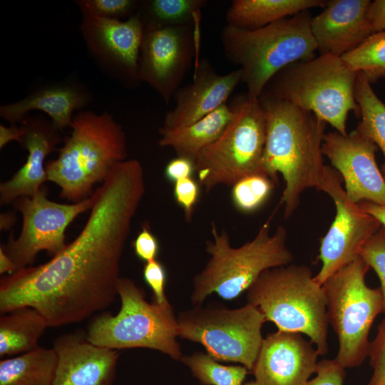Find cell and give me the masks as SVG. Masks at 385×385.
Returning <instances> with one entry per match:
<instances>
[{
	"mask_svg": "<svg viewBox=\"0 0 385 385\" xmlns=\"http://www.w3.org/2000/svg\"><path fill=\"white\" fill-rule=\"evenodd\" d=\"M145 192L141 163H117L95 190L87 221L71 243L48 262L1 278V314L30 306L56 327L108 307L118 296L120 260Z\"/></svg>",
	"mask_w": 385,
	"mask_h": 385,
	"instance_id": "1",
	"label": "cell"
},
{
	"mask_svg": "<svg viewBox=\"0 0 385 385\" xmlns=\"http://www.w3.org/2000/svg\"><path fill=\"white\" fill-rule=\"evenodd\" d=\"M266 118L262 168L276 184L282 176L280 203L290 217L309 188L319 190L326 171L322 145L327 123L313 113L262 93L259 98Z\"/></svg>",
	"mask_w": 385,
	"mask_h": 385,
	"instance_id": "2",
	"label": "cell"
},
{
	"mask_svg": "<svg viewBox=\"0 0 385 385\" xmlns=\"http://www.w3.org/2000/svg\"><path fill=\"white\" fill-rule=\"evenodd\" d=\"M71 135L55 160L46 164L47 179L61 189L60 196L71 203L93 195L113 168L125 160V135L109 113L91 111L75 115Z\"/></svg>",
	"mask_w": 385,
	"mask_h": 385,
	"instance_id": "3",
	"label": "cell"
},
{
	"mask_svg": "<svg viewBox=\"0 0 385 385\" xmlns=\"http://www.w3.org/2000/svg\"><path fill=\"white\" fill-rule=\"evenodd\" d=\"M312 18L307 10L253 30L224 26L220 39L225 56L240 66L250 98L258 99L270 80L286 66L315 57Z\"/></svg>",
	"mask_w": 385,
	"mask_h": 385,
	"instance_id": "4",
	"label": "cell"
},
{
	"mask_svg": "<svg viewBox=\"0 0 385 385\" xmlns=\"http://www.w3.org/2000/svg\"><path fill=\"white\" fill-rule=\"evenodd\" d=\"M210 232L212 240L205 242L210 259L192 279L193 306L202 304L213 293L225 300L234 299L264 271L287 265L293 260L287 245V230L282 225L271 233L267 222L252 240L237 247L231 245L227 232L220 230L214 222Z\"/></svg>",
	"mask_w": 385,
	"mask_h": 385,
	"instance_id": "5",
	"label": "cell"
},
{
	"mask_svg": "<svg viewBox=\"0 0 385 385\" xmlns=\"http://www.w3.org/2000/svg\"><path fill=\"white\" fill-rule=\"evenodd\" d=\"M314 277L303 265L267 270L247 290V300L278 330L308 336L323 356L328 351L327 301Z\"/></svg>",
	"mask_w": 385,
	"mask_h": 385,
	"instance_id": "6",
	"label": "cell"
},
{
	"mask_svg": "<svg viewBox=\"0 0 385 385\" xmlns=\"http://www.w3.org/2000/svg\"><path fill=\"white\" fill-rule=\"evenodd\" d=\"M357 73L341 56L319 55L282 69L262 93L313 113L346 135L349 112L360 116L354 95Z\"/></svg>",
	"mask_w": 385,
	"mask_h": 385,
	"instance_id": "7",
	"label": "cell"
},
{
	"mask_svg": "<svg viewBox=\"0 0 385 385\" xmlns=\"http://www.w3.org/2000/svg\"><path fill=\"white\" fill-rule=\"evenodd\" d=\"M118 296L119 312L115 315L105 312L94 317L88 326L87 339L114 350L150 349L180 361L177 317L171 304L148 302L143 289L126 277L118 281Z\"/></svg>",
	"mask_w": 385,
	"mask_h": 385,
	"instance_id": "8",
	"label": "cell"
},
{
	"mask_svg": "<svg viewBox=\"0 0 385 385\" xmlns=\"http://www.w3.org/2000/svg\"><path fill=\"white\" fill-rule=\"evenodd\" d=\"M232 108V118L221 135L195 160L197 182L207 192L220 185L232 187L251 175H265L266 118L259 98L245 95Z\"/></svg>",
	"mask_w": 385,
	"mask_h": 385,
	"instance_id": "9",
	"label": "cell"
},
{
	"mask_svg": "<svg viewBox=\"0 0 385 385\" xmlns=\"http://www.w3.org/2000/svg\"><path fill=\"white\" fill-rule=\"evenodd\" d=\"M369 268L358 257L322 285L328 321L339 341L334 359L345 369L360 366L368 356L370 329L375 318L384 311L381 288H371L366 284Z\"/></svg>",
	"mask_w": 385,
	"mask_h": 385,
	"instance_id": "10",
	"label": "cell"
},
{
	"mask_svg": "<svg viewBox=\"0 0 385 385\" xmlns=\"http://www.w3.org/2000/svg\"><path fill=\"white\" fill-rule=\"evenodd\" d=\"M264 314L247 303L235 309L194 306L177 317L178 337L202 344L217 361L239 363L252 371L264 338Z\"/></svg>",
	"mask_w": 385,
	"mask_h": 385,
	"instance_id": "11",
	"label": "cell"
},
{
	"mask_svg": "<svg viewBox=\"0 0 385 385\" xmlns=\"http://www.w3.org/2000/svg\"><path fill=\"white\" fill-rule=\"evenodd\" d=\"M46 190L41 188L31 197L24 196L13 203L22 215L23 223L17 238L9 237L1 245L14 262L16 270L31 266L36 255L43 250L53 257L66 246L65 232L80 214L91 210L96 201V192L76 203L61 204L48 200Z\"/></svg>",
	"mask_w": 385,
	"mask_h": 385,
	"instance_id": "12",
	"label": "cell"
},
{
	"mask_svg": "<svg viewBox=\"0 0 385 385\" xmlns=\"http://www.w3.org/2000/svg\"><path fill=\"white\" fill-rule=\"evenodd\" d=\"M319 190L331 197L336 209L332 223L320 240L318 259L322 267L314 278L322 285L330 276L359 257L364 244L381 224L349 200L342 186L340 175L333 168L326 166Z\"/></svg>",
	"mask_w": 385,
	"mask_h": 385,
	"instance_id": "13",
	"label": "cell"
},
{
	"mask_svg": "<svg viewBox=\"0 0 385 385\" xmlns=\"http://www.w3.org/2000/svg\"><path fill=\"white\" fill-rule=\"evenodd\" d=\"M190 24L153 23L144 27L138 61V79L168 103L188 71L195 48Z\"/></svg>",
	"mask_w": 385,
	"mask_h": 385,
	"instance_id": "14",
	"label": "cell"
},
{
	"mask_svg": "<svg viewBox=\"0 0 385 385\" xmlns=\"http://www.w3.org/2000/svg\"><path fill=\"white\" fill-rule=\"evenodd\" d=\"M376 145L356 129L346 135L324 134L322 150L344 183V190L355 203L370 201L385 205V180L379 168Z\"/></svg>",
	"mask_w": 385,
	"mask_h": 385,
	"instance_id": "15",
	"label": "cell"
},
{
	"mask_svg": "<svg viewBox=\"0 0 385 385\" xmlns=\"http://www.w3.org/2000/svg\"><path fill=\"white\" fill-rule=\"evenodd\" d=\"M319 353L299 333L278 330L264 338L252 372L257 385H305Z\"/></svg>",
	"mask_w": 385,
	"mask_h": 385,
	"instance_id": "16",
	"label": "cell"
},
{
	"mask_svg": "<svg viewBox=\"0 0 385 385\" xmlns=\"http://www.w3.org/2000/svg\"><path fill=\"white\" fill-rule=\"evenodd\" d=\"M53 347L58 356L53 385H113L117 350L95 345L78 332L59 336Z\"/></svg>",
	"mask_w": 385,
	"mask_h": 385,
	"instance_id": "17",
	"label": "cell"
},
{
	"mask_svg": "<svg viewBox=\"0 0 385 385\" xmlns=\"http://www.w3.org/2000/svg\"><path fill=\"white\" fill-rule=\"evenodd\" d=\"M369 0L327 1L310 27L319 55L342 56L373 34L366 14Z\"/></svg>",
	"mask_w": 385,
	"mask_h": 385,
	"instance_id": "18",
	"label": "cell"
},
{
	"mask_svg": "<svg viewBox=\"0 0 385 385\" xmlns=\"http://www.w3.org/2000/svg\"><path fill=\"white\" fill-rule=\"evenodd\" d=\"M83 16L81 28L89 49L101 60L138 79V61L144 31L140 17L132 16L122 21Z\"/></svg>",
	"mask_w": 385,
	"mask_h": 385,
	"instance_id": "19",
	"label": "cell"
},
{
	"mask_svg": "<svg viewBox=\"0 0 385 385\" xmlns=\"http://www.w3.org/2000/svg\"><path fill=\"white\" fill-rule=\"evenodd\" d=\"M240 81L242 73L240 68L220 75L210 66L200 65L192 82L175 93V106L165 115L161 128L175 129L202 118L226 103Z\"/></svg>",
	"mask_w": 385,
	"mask_h": 385,
	"instance_id": "20",
	"label": "cell"
},
{
	"mask_svg": "<svg viewBox=\"0 0 385 385\" xmlns=\"http://www.w3.org/2000/svg\"><path fill=\"white\" fill-rule=\"evenodd\" d=\"M25 134L20 143L28 150L24 165L9 180L0 184V203H13L24 196L35 195L48 180L45 159L61 140L52 123L41 118L24 120Z\"/></svg>",
	"mask_w": 385,
	"mask_h": 385,
	"instance_id": "21",
	"label": "cell"
},
{
	"mask_svg": "<svg viewBox=\"0 0 385 385\" xmlns=\"http://www.w3.org/2000/svg\"><path fill=\"white\" fill-rule=\"evenodd\" d=\"M85 101L84 94L74 86H53L40 89L17 102L1 106L0 115L12 125L32 110L41 111L51 118L53 125L58 130L71 128L73 111Z\"/></svg>",
	"mask_w": 385,
	"mask_h": 385,
	"instance_id": "22",
	"label": "cell"
},
{
	"mask_svg": "<svg viewBox=\"0 0 385 385\" xmlns=\"http://www.w3.org/2000/svg\"><path fill=\"white\" fill-rule=\"evenodd\" d=\"M233 115L232 106L224 103L218 108L187 126L175 129H159L158 144L170 148L177 156L195 162L200 153L222 133Z\"/></svg>",
	"mask_w": 385,
	"mask_h": 385,
	"instance_id": "23",
	"label": "cell"
},
{
	"mask_svg": "<svg viewBox=\"0 0 385 385\" xmlns=\"http://www.w3.org/2000/svg\"><path fill=\"white\" fill-rule=\"evenodd\" d=\"M326 4L324 0H234L226 13L227 24L257 29Z\"/></svg>",
	"mask_w": 385,
	"mask_h": 385,
	"instance_id": "24",
	"label": "cell"
},
{
	"mask_svg": "<svg viewBox=\"0 0 385 385\" xmlns=\"http://www.w3.org/2000/svg\"><path fill=\"white\" fill-rule=\"evenodd\" d=\"M48 327L44 316L30 306L1 314V358L17 356L39 347L38 341Z\"/></svg>",
	"mask_w": 385,
	"mask_h": 385,
	"instance_id": "25",
	"label": "cell"
},
{
	"mask_svg": "<svg viewBox=\"0 0 385 385\" xmlns=\"http://www.w3.org/2000/svg\"><path fill=\"white\" fill-rule=\"evenodd\" d=\"M58 364L56 351L39 346L1 359L0 385H53Z\"/></svg>",
	"mask_w": 385,
	"mask_h": 385,
	"instance_id": "26",
	"label": "cell"
},
{
	"mask_svg": "<svg viewBox=\"0 0 385 385\" xmlns=\"http://www.w3.org/2000/svg\"><path fill=\"white\" fill-rule=\"evenodd\" d=\"M354 95L361 118L356 130L378 146L385 158V104L361 72L357 73ZM380 170L385 180V160Z\"/></svg>",
	"mask_w": 385,
	"mask_h": 385,
	"instance_id": "27",
	"label": "cell"
},
{
	"mask_svg": "<svg viewBox=\"0 0 385 385\" xmlns=\"http://www.w3.org/2000/svg\"><path fill=\"white\" fill-rule=\"evenodd\" d=\"M180 361L203 385H242L250 371L242 365L221 364L207 353L195 352Z\"/></svg>",
	"mask_w": 385,
	"mask_h": 385,
	"instance_id": "28",
	"label": "cell"
},
{
	"mask_svg": "<svg viewBox=\"0 0 385 385\" xmlns=\"http://www.w3.org/2000/svg\"><path fill=\"white\" fill-rule=\"evenodd\" d=\"M341 57L352 70L362 73L371 83L385 78V31L371 34L357 48Z\"/></svg>",
	"mask_w": 385,
	"mask_h": 385,
	"instance_id": "29",
	"label": "cell"
},
{
	"mask_svg": "<svg viewBox=\"0 0 385 385\" xmlns=\"http://www.w3.org/2000/svg\"><path fill=\"white\" fill-rule=\"evenodd\" d=\"M275 185L269 176L264 174L247 176L232 186V202L239 211L253 212L266 202Z\"/></svg>",
	"mask_w": 385,
	"mask_h": 385,
	"instance_id": "30",
	"label": "cell"
},
{
	"mask_svg": "<svg viewBox=\"0 0 385 385\" xmlns=\"http://www.w3.org/2000/svg\"><path fill=\"white\" fill-rule=\"evenodd\" d=\"M203 0H153L148 6L154 23L165 25L190 24L192 20H199Z\"/></svg>",
	"mask_w": 385,
	"mask_h": 385,
	"instance_id": "31",
	"label": "cell"
},
{
	"mask_svg": "<svg viewBox=\"0 0 385 385\" xmlns=\"http://www.w3.org/2000/svg\"><path fill=\"white\" fill-rule=\"evenodd\" d=\"M359 256L377 274L384 299L385 314V227H381L364 244Z\"/></svg>",
	"mask_w": 385,
	"mask_h": 385,
	"instance_id": "32",
	"label": "cell"
},
{
	"mask_svg": "<svg viewBox=\"0 0 385 385\" xmlns=\"http://www.w3.org/2000/svg\"><path fill=\"white\" fill-rule=\"evenodd\" d=\"M78 4L83 16L118 19L129 13L136 3L133 0H84Z\"/></svg>",
	"mask_w": 385,
	"mask_h": 385,
	"instance_id": "33",
	"label": "cell"
},
{
	"mask_svg": "<svg viewBox=\"0 0 385 385\" xmlns=\"http://www.w3.org/2000/svg\"><path fill=\"white\" fill-rule=\"evenodd\" d=\"M368 356L373 373L366 385H385V317L378 327L376 337L369 344Z\"/></svg>",
	"mask_w": 385,
	"mask_h": 385,
	"instance_id": "34",
	"label": "cell"
},
{
	"mask_svg": "<svg viewBox=\"0 0 385 385\" xmlns=\"http://www.w3.org/2000/svg\"><path fill=\"white\" fill-rule=\"evenodd\" d=\"M143 276L153 292V302L162 306L170 305L165 292L167 274L164 265L157 259L145 262Z\"/></svg>",
	"mask_w": 385,
	"mask_h": 385,
	"instance_id": "35",
	"label": "cell"
},
{
	"mask_svg": "<svg viewBox=\"0 0 385 385\" xmlns=\"http://www.w3.org/2000/svg\"><path fill=\"white\" fill-rule=\"evenodd\" d=\"M200 184L192 177L174 183L173 197L183 209L186 222L192 221L194 208L200 197Z\"/></svg>",
	"mask_w": 385,
	"mask_h": 385,
	"instance_id": "36",
	"label": "cell"
},
{
	"mask_svg": "<svg viewBox=\"0 0 385 385\" xmlns=\"http://www.w3.org/2000/svg\"><path fill=\"white\" fill-rule=\"evenodd\" d=\"M316 376L305 385H344V368L335 359H322L317 363Z\"/></svg>",
	"mask_w": 385,
	"mask_h": 385,
	"instance_id": "37",
	"label": "cell"
},
{
	"mask_svg": "<svg viewBox=\"0 0 385 385\" xmlns=\"http://www.w3.org/2000/svg\"><path fill=\"white\" fill-rule=\"evenodd\" d=\"M133 248L135 255L145 263L157 259L160 245L148 222L143 223L140 231L133 240Z\"/></svg>",
	"mask_w": 385,
	"mask_h": 385,
	"instance_id": "38",
	"label": "cell"
},
{
	"mask_svg": "<svg viewBox=\"0 0 385 385\" xmlns=\"http://www.w3.org/2000/svg\"><path fill=\"white\" fill-rule=\"evenodd\" d=\"M194 173H195V162L179 156L170 160L164 170L166 179L173 183L188 178H192Z\"/></svg>",
	"mask_w": 385,
	"mask_h": 385,
	"instance_id": "39",
	"label": "cell"
},
{
	"mask_svg": "<svg viewBox=\"0 0 385 385\" xmlns=\"http://www.w3.org/2000/svg\"><path fill=\"white\" fill-rule=\"evenodd\" d=\"M366 16L373 34L385 31V0L371 1Z\"/></svg>",
	"mask_w": 385,
	"mask_h": 385,
	"instance_id": "40",
	"label": "cell"
},
{
	"mask_svg": "<svg viewBox=\"0 0 385 385\" xmlns=\"http://www.w3.org/2000/svg\"><path fill=\"white\" fill-rule=\"evenodd\" d=\"M25 128L17 126L15 124L6 127L2 124L0 125V148H4L8 143L12 140H16L21 143L22 138L25 134Z\"/></svg>",
	"mask_w": 385,
	"mask_h": 385,
	"instance_id": "41",
	"label": "cell"
},
{
	"mask_svg": "<svg viewBox=\"0 0 385 385\" xmlns=\"http://www.w3.org/2000/svg\"><path fill=\"white\" fill-rule=\"evenodd\" d=\"M358 205L362 210L377 219L385 227V205H378L370 201H361Z\"/></svg>",
	"mask_w": 385,
	"mask_h": 385,
	"instance_id": "42",
	"label": "cell"
},
{
	"mask_svg": "<svg viewBox=\"0 0 385 385\" xmlns=\"http://www.w3.org/2000/svg\"><path fill=\"white\" fill-rule=\"evenodd\" d=\"M16 271V267L12 260L5 252L3 247H0V274L7 273L11 274Z\"/></svg>",
	"mask_w": 385,
	"mask_h": 385,
	"instance_id": "43",
	"label": "cell"
},
{
	"mask_svg": "<svg viewBox=\"0 0 385 385\" xmlns=\"http://www.w3.org/2000/svg\"><path fill=\"white\" fill-rule=\"evenodd\" d=\"M16 216L13 212H7L1 214L0 216V228L1 230H8L11 229L16 223Z\"/></svg>",
	"mask_w": 385,
	"mask_h": 385,
	"instance_id": "44",
	"label": "cell"
},
{
	"mask_svg": "<svg viewBox=\"0 0 385 385\" xmlns=\"http://www.w3.org/2000/svg\"><path fill=\"white\" fill-rule=\"evenodd\" d=\"M244 385H257L255 380L245 383Z\"/></svg>",
	"mask_w": 385,
	"mask_h": 385,
	"instance_id": "45",
	"label": "cell"
}]
</instances>
